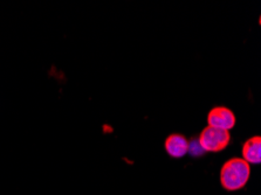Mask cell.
Masks as SVG:
<instances>
[{
  "instance_id": "cell-1",
  "label": "cell",
  "mask_w": 261,
  "mask_h": 195,
  "mask_svg": "<svg viewBox=\"0 0 261 195\" xmlns=\"http://www.w3.org/2000/svg\"><path fill=\"white\" fill-rule=\"evenodd\" d=\"M251 176V167L243 158H233L221 167L220 182L226 190H239L246 186Z\"/></svg>"
},
{
  "instance_id": "cell-2",
  "label": "cell",
  "mask_w": 261,
  "mask_h": 195,
  "mask_svg": "<svg viewBox=\"0 0 261 195\" xmlns=\"http://www.w3.org/2000/svg\"><path fill=\"white\" fill-rule=\"evenodd\" d=\"M231 134L228 131L206 126L199 136V145L204 152H220L230 144Z\"/></svg>"
},
{
  "instance_id": "cell-3",
  "label": "cell",
  "mask_w": 261,
  "mask_h": 195,
  "mask_svg": "<svg viewBox=\"0 0 261 195\" xmlns=\"http://www.w3.org/2000/svg\"><path fill=\"white\" fill-rule=\"evenodd\" d=\"M236 115L225 106H216L208 113V126L216 129L230 131L236 125Z\"/></svg>"
},
{
  "instance_id": "cell-4",
  "label": "cell",
  "mask_w": 261,
  "mask_h": 195,
  "mask_svg": "<svg viewBox=\"0 0 261 195\" xmlns=\"http://www.w3.org/2000/svg\"><path fill=\"white\" fill-rule=\"evenodd\" d=\"M165 150L170 157L181 158L188 153L189 141L183 134L173 133L170 134L165 141Z\"/></svg>"
},
{
  "instance_id": "cell-5",
  "label": "cell",
  "mask_w": 261,
  "mask_h": 195,
  "mask_svg": "<svg viewBox=\"0 0 261 195\" xmlns=\"http://www.w3.org/2000/svg\"><path fill=\"white\" fill-rule=\"evenodd\" d=\"M243 159L247 164H260L261 161V138L253 137L243 146Z\"/></svg>"
}]
</instances>
